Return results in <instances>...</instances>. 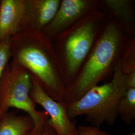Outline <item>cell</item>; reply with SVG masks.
<instances>
[{
	"label": "cell",
	"instance_id": "9",
	"mask_svg": "<svg viewBox=\"0 0 135 135\" xmlns=\"http://www.w3.org/2000/svg\"><path fill=\"white\" fill-rule=\"evenodd\" d=\"M26 0H1L0 42L23 29Z\"/></svg>",
	"mask_w": 135,
	"mask_h": 135
},
{
	"label": "cell",
	"instance_id": "12",
	"mask_svg": "<svg viewBox=\"0 0 135 135\" xmlns=\"http://www.w3.org/2000/svg\"><path fill=\"white\" fill-rule=\"evenodd\" d=\"M118 115L127 125L135 119V88L126 89L118 105Z\"/></svg>",
	"mask_w": 135,
	"mask_h": 135
},
{
	"label": "cell",
	"instance_id": "15",
	"mask_svg": "<svg viewBox=\"0 0 135 135\" xmlns=\"http://www.w3.org/2000/svg\"><path fill=\"white\" fill-rule=\"evenodd\" d=\"M78 135H111L100 128L93 126H80L77 128Z\"/></svg>",
	"mask_w": 135,
	"mask_h": 135
},
{
	"label": "cell",
	"instance_id": "4",
	"mask_svg": "<svg viewBox=\"0 0 135 135\" xmlns=\"http://www.w3.org/2000/svg\"><path fill=\"white\" fill-rule=\"evenodd\" d=\"M126 89V76L119 61L109 82L93 87L77 100L67 104L69 118L86 116L91 125L98 128L105 124L113 125L119 117V103Z\"/></svg>",
	"mask_w": 135,
	"mask_h": 135
},
{
	"label": "cell",
	"instance_id": "13",
	"mask_svg": "<svg viewBox=\"0 0 135 135\" xmlns=\"http://www.w3.org/2000/svg\"><path fill=\"white\" fill-rule=\"evenodd\" d=\"M120 63L122 71L126 76L135 71V37L126 38Z\"/></svg>",
	"mask_w": 135,
	"mask_h": 135
},
{
	"label": "cell",
	"instance_id": "5",
	"mask_svg": "<svg viewBox=\"0 0 135 135\" xmlns=\"http://www.w3.org/2000/svg\"><path fill=\"white\" fill-rule=\"evenodd\" d=\"M32 75L13 60L6 66L0 80V118L15 108L26 112L38 128L48 119L46 111H38L30 97Z\"/></svg>",
	"mask_w": 135,
	"mask_h": 135
},
{
	"label": "cell",
	"instance_id": "20",
	"mask_svg": "<svg viewBox=\"0 0 135 135\" xmlns=\"http://www.w3.org/2000/svg\"><path fill=\"white\" fill-rule=\"evenodd\" d=\"M0 2H1V0H0Z\"/></svg>",
	"mask_w": 135,
	"mask_h": 135
},
{
	"label": "cell",
	"instance_id": "11",
	"mask_svg": "<svg viewBox=\"0 0 135 135\" xmlns=\"http://www.w3.org/2000/svg\"><path fill=\"white\" fill-rule=\"evenodd\" d=\"M34 127V122L28 115L8 112L0 118V135H28Z\"/></svg>",
	"mask_w": 135,
	"mask_h": 135
},
{
	"label": "cell",
	"instance_id": "3",
	"mask_svg": "<svg viewBox=\"0 0 135 135\" xmlns=\"http://www.w3.org/2000/svg\"><path fill=\"white\" fill-rule=\"evenodd\" d=\"M107 20L99 7L65 30L53 41L66 88L76 77Z\"/></svg>",
	"mask_w": 135,
	"mask_h": 135
},
{
	"label": "cell",
	"instance_id": "7",
	"mask_svg": "<svg viewBox=\"0 0 135 135\" xmlns=\"http://www.w3.org/2000/svg\"><path fill=\"white\" fill-rule=\"evenodd\" d=\"M101 0H61L58 11L43 32L52 41L58 35L93 10Z\"/></svg>",
	"mask_w": 135,
	"mask_h": 135
},
{
	"label": "cell",
	"instance_id": "6",
	"mask_svg": "<svg viewBox=\"0 0 135 135\" xmlns=\"http://www.w3.org/2000/svg\"><path fill=\"white\" fill-rule=\"evenodd\" d=\"M30 97L34 103L43 108L49 115L45 123L56 135H78L77 127L68 116L67 105L54 100L45 92L38 80L32 76Z\"/></svg>",
	"mask_w": 135,
	"mask_h": 135
},
{
	"label": "cell",
	"instance_id": "18",
	"mask_svg": "<svg viewBox=\"0 0 135 135\" xmlns=\"http://www.w3.org/2000/svg\"><path fill=\"white\" fill-rule=\"evenodd\" d=\"M37 130V128H34V129L28 135H35Z\"/></svg>",
	"mask_w": 135,
	"mask_h": 135
},
{
	"label": "cell",
	"instance_id": "16",
	"mask_svg": "<svg viewBox=\"0 0 135 135\" xmlns=\"http://www.w3.org/2000/svg\"><path fill=\"white\" fill-rule=\"evenodd\" d=\"M35 135H56L55 131L45 123L37 128Z\"/></svg>",
	"mask_w": 135,
	"mask_h": 135
},
{
	"label": "cell",
	"instance_id": "2",
	"mask_svg": "<svg viewBox=\"0 0 135 135\" xmlns=\"http://www.w3.org/2000/svg\"><path fill=\"white\" fill-rule=\"evenodd\" d=\"M126 38L116 21L107 18L97 40L74 81L65 89L64 103L77 100L93 87L113 75L119 62Z\"/></svg>",
	"mask_w": 135,
	"mask_h": 135
},
{
	"label": "cell",
	"instance_id": "19",
	"mask_svg": "<svg viewBox=\"0 0 135 135\" xmlns=\"http://www.w3.org/2000/svg\"><path fill=\"white\" fill-rule=\"evenodd\" d=\"M135 135V132H132V133H130V134H127V135Z\"/></svg>",
	"mask_w": 135,
	"mask_h": 135
},
{
	"label": "cell",
	"instance_id": "10",
	"mask_svg": "<svg viewBox=\"0 0 135 135\" xmlns=\"http://www.w3.org/2000/svg\"><path fill=\"white\" fill-rule=\"evenodd\" d=\"M61 1L26 0L23 29L30 28L43 31L55 17Z\"/></svg>",
	"mask_w": 135,
	"mask_h": 135
},
{
	"label": "cell",
	"instance_id": "8",
	"mask_svg": "<svg viewBox=\"0 0 135 135\" xmlns=\"http://www.w3.org/2000/svg\"><path fill=\"white\" fill-rule=\"evenodd\" d=\"M100 7L107 18L119 25L126 38L135 37V1L101 0Z\"/></svg>",
	"mask_w": 135,
	"mask_h": 135
},
{
	"label": "cell",
	"instance_id": "17",
	"mask_svg": "<svg viewBox=\"0 0 135 135\" xmlns=\"http://www.w3.org/2000/svg\"><path fill=\"white\" fill-rule=\"evenodd\" d=\"M126 88H135V71L126 76Z\"/></svg>",
	"mask_w": 135,
	"mask_h": 135
},
{
	"label": "cell",
	"instance_id": "14",
	"mask_svg": "<svg viewBox=\"0 0 135 135\" xmlns=\"http://www.w3.org/2000/svg\"><path fill=\"white\" fill-rule=\"evenodd\" d=\"M10 37L0 42V80L6 66L11 58L10 47Z\"/></svg>",
	"mask_w": 135,
	"mask_h": 135
},
{
	"label": "cell",
	"instance_id": "1",
	"mask_svg": "<svg viewBox=\"0 0 135 135\" xmlns=\"http://www.w3.org/2000/svg\"><path fill=\"white\" fill-rule=\"evenodd\" d=\"M11 58L26 69L55 101L63 102L66 87L53 41L42 31L25 28L10 37Z\"/></svg>",
	"mask_w": 135,
	"mask_h": 135
}]
</instances>
